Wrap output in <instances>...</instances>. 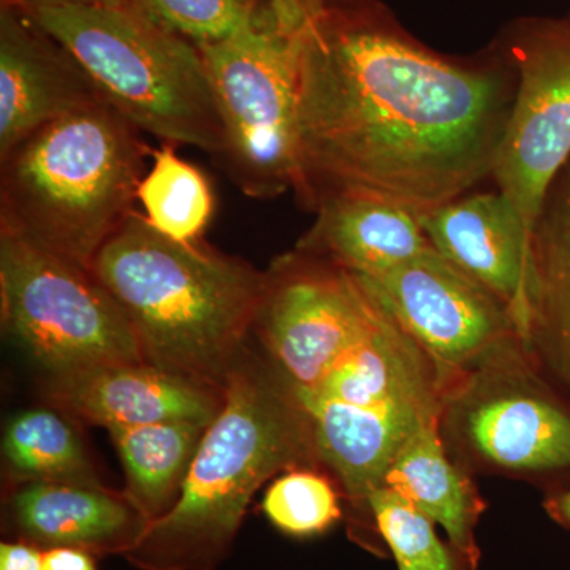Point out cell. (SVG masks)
Wrapping results in <instances>:
<instances>
[{"mask_svg":"<svg viewBox=\"0 0 570 570\" xmlns=\"http://www.w3.org/2000/svg\"><path fill=\"white\" fill-rule=\"evenodd\" d=\"M341 494L321 469L284 472L266 490L262 509L269 523L291 538L324 534L343 519Z\"/></svg>","mask_w":570,"mask_h":570,"instance_id":"obj_24","label":"cell"},{"mask_svg":"<svg viewBox=\"0 0 570 570\" xmlns=\"http://www.w3.org/2000/svg\"><path fill=\"white\" fill-rule=\"evenodd\" d=\"M439 431L450 456L480 474L531 478L570 468V414L521 340L445 371Z\"/></svg>","mask_w":570,"mask_h":570,"instance_id":"obj_8","label":"cell"},{"mask_svg":"<svg viewBox=\"0 0 570 570\" xmlns=\"http://www.w3.org/2000/svg\"><path fill=\"white\" fill-rule=\"evenodd\" d=\"M22 11L77 59L104 99L138 130L219 159L224 126L197 45L141 11L80 6Z\"/></svg>","mask_w":570,"mask_h":570,"instance_id":"obj_6","label":"cell"},{"mask_svg":"<svg viewBox=\"0 0 570 570\" xmlns=\"http://www.w3.org/2000/svg\"><path fill=\"white\" fill-rule=\"evenodd\" d=\"M316 223L296 243L351 275H382L430 249L420 216L367 195H343L318 206Z\"/></svg>","mask_w":570,"mask_h":570,"instance_id":"obj_18","label":"cell"},{"mask_svg":"<svg viewBox=\"0 0 570 570\" xmlns=\"http://www.w3.org/2000/svg\"><path fill=\"white\" fill-rule=\"evenodd\" d=\"M0 298L3 324L48 374L145 362L129 318L91 269L3 232Z\"/></svg>","mask_w":570,"mask_h":570,"instance_id":"obj_9","label":"cell"},{"mask_svg":"<svg viewBox=\"0 0 570 570\" xmlns=\"http://www.w3.org/2000/svg\"><path fill=\"white\" fill-rule=\"evenodd\" d=\"M151 523L126 491L102 483L28 480L11 493L3 527L10 539L41 550L69 547L94 557L124 558Z\"/></svg>","mask_w":570,"mask_h":570,"instance_id":"obj_15","label":"cell"},{"mask_svg":"<svg viewBox=\"0 0 570 570\" xmlns=\"http://www.w3.org/2000/svg\"><path fill=\"white\" fill-rule=\"evenodd\" d=\"M354 277L444 371L466 370L521 340L508 305L433 246L382 275Z\"/></svg>","mask_w":570,"mask_h":570,"instance_id":"obj_12","label":"cell"},{"mask_svg":"<svg viewBox=\"0 0 570 570\" xmlns=\"http://www.w3.org/2000/svg\"><path fill=\"white\" fill-rule=\"evenodd\" d=\"M367 509L396 570H478L449 540L439 538L433 520L396 491L379 487L367 498Z\"/></svg>","mask_w":570,"mask_h":570,"instance_id":"obj_23","label":"cell"},{"mask_svg":"<svg viewBox=\"0 0 570 570\" xmlns=\"http://www.w3.org/2000/svg\"><path fill=\"white\" fill-rule=\"evenodd\" d=\"M377 307L366 335L316 389L296 397L322 471L355 509L352 531L362 543L377 535L367 498L407 439L439 420L444 387L433 356Z\"/></svg>","mask_w":570,"mask_h":570,"instance_id":"obj_5","label":"cell"},{"mask_svg":"<svg viewBox=\"0 0 570 570\" xmlns=\"http://www.w3.org/2000/svg\"><path fill=\"white\" fill-rule=\"evenodd\" d=\"M420 225L442 257L508 305L521 337L531 235L508 198L499 190L464 194L420 216Z\"/></svg>","mask_w":570,"mask_h":570,"instance_id":"obj_16","label":"cell"},{"mask_svg":"<svg viewBox=\"0 0 570 570\" xmlns=\"http://www.w3.org/2000/svg\"><path fill=\"white\" fill-rule=\"evenodd\" d=\"M277 2H294V3H305V6H314V3L321 2V0H277Z\"/></svg>","mask_w":570,"mask_h":570,"instance_id":"obj_30","label":"cell"},{"mask_svg":"<svg viewBox=\"0 0 570 570\" xmlns=\"http://www.w3.org/2000/svg\"><path fill=\"white\" fill-rule=\"evenodd\" d=\"M165 28L200 45L246 31L264 14L269 0H138Z\"/></svg>","mask_w":570,"mask_h":570,"instance_id":"obj_25","label":"cell"},{"mask_svg":"<svg viewBox=\"0 0 570 570\" xmlns=\"http://www.w3.org/2000/svg\"><path fill=\"white\" fill-rule=\"evenodd\" d=\"M521 343L540 374L570 393V159L532 228Z\"/></svg>","mask_w":570,"mask_h":570,"instance_id":"obj_17","label":"cell"},{"mask_svg":"<svg viewBox=\"0 0 570 570\" xmlns=\"http://www.w3.org/2000/svg\"><path fill=\"white\" fill-rule=\"evenodd\" d=\"M94 554L85 550L56 547L43 550L41 570H99Z\"/></svg>","mask_w":570,"mask_h":570,"instance_id":"obj_27","label":"cell"},{"mask_svg":"<svg viewBox=\"0 0 570 570\" xmlns=\"http://www.w3.org/2000/svg\"><path fill=\"white\" fill-rule=\"evenodd\" d=\"M509 51L517 91L491 178L532 235L543 198L570 159V28L528 26Z\"/></svg>","mask_w":570,"mask_h":570,"instance_id":"obj_11","label":"cell"},{"mask_svg":"<svg viewBox=\"0 0 570 570\" xmlns=\"http://www.w3.org/2000/svg\"><path fill=\"white\" fill-rule=\"evenodd\" d=\"M2 444L7 464L22 482L100 483L85 442L66 412L47 407L20 412L7 425Z\"/></svg>","mask_w":570,"mask_h":570,"instance_id":"obj_21","label":"cell"},{"mask_svg":"<svg viewBox=\"0 0 570 570\" xmlns=\"http://www.w3.org/2000/svg\"><path fill=\"white\" fill-rule=\"evenodd\" d=\"M107 102L91 77L26 11L0 10V159L45 124Z\"/></svg>","mask_w":570,"mask_h":570,"instance_id":"obj_13","label":"cell"},{"mask_svg":"<svg viewBox=\"0 0 570 570\" xmlns=\"http://www.w3.org/2000/svg\"><path fill=\"white\" fill-rule=\"evenodd\" d=\"M7 6L17 7L21 10L50 9V7H112V9H124L141 11L146 13L138 0H2ZM148 14V13H146Z\"/></svg>","mask_w":570,"mask_h":570,"instance_id":"obj_28","label":"cell"},{"mask_svg":"<svg viewBox=\"0 0 570 570\" xmlns=\"http://www.w3.org/2000/svg\"><path fill=\"white\" fill-rule=\"evenodd\" d=\"M546 509L557 523L570 528V490L547 499Z\"/></svg>","mask_w":570,"mask_h":570,"instance_id":"obj_29","label":"cell"},{"mask_svg":"<svg viewBox=\"0 0 570 570\" xmlns=\"http://www.w3.org/2000/svg\"><path fill=\"white\" fill-rule=\"evenodd\" d=\"M138 187L142 216L159 234L179 243L200 242L214 213V195L206 176L164 142Z\"/></svg>","mask_w":570,"mask_h":570,"instance_id":"obj_22","label":"cell"},{"mask_svg":"<svg viewBox=\"0 0 570 570\" xmlns=\"http://www.w3.org/2000/svg\"><path fill=\"white\" fill-rule=\"evenodd\" d=\"M47 395L59 411L107 430L163 422L209 425L224 403L223 389L146 362L48 374Z\"/></svg>","mask_w":570,"mask_h":570,"instance_id":"obj_14","label":"cell"},{"mask_svg":"<svg viewBox=\"0 0 570 570\" xmlns=\"http://www.w3.org/2000/svg\"><path fill=\"white\" fill-rule=\"evenodd\" d=\"M206 428L163 422L108 430L126 472V494L149 520L163 519L178 502Z\"/></svg>","mask_w":570,"mask_h":570,"instance_id":"obj_20","label":"cell"},{"mask_svg":"<svg viewBox=\"0 0 570 570\" xmlns=\"http://www.w3.org/2000/svg\"><path fill=\"white\" fill-rule=\"evenodd\" d=\"M307 17L269 0L246 31L198 47L224 126L217 163L253 198L295 187L298 33Z\"/></svg>","mask_w":570,"mask_h":570,"instance_id":"obj_7","label":"cell"},{"mask_svg":"<svg viewBox=\"0 0 570 570\" xmlns=\"http://www.w3.org/2000/svg\"><path fill=\"white\" fill-rule=\"evenodd\" d=\"M265 273L254 333L298 397L366 335L379 307L351 273L317 255L295 249Z\"/></svg>","mask_w":570,"mask_h":570,"instance_id":"obj_10","label":"cell"},{"mask_svg":"<svg viewBox=\"0 0 570 570\" xmlns=\"http://www.w3.org/2000/svg\"><path fill=\"white\" fill-rule=\"evenodd\" d=\"M299 468L322 471L305 411L272 362L247 348L178 502L124 560L138 570H216L232 553L254 494Z\"/></svg>","mask_w":570,"mask_h":570,"instance_id":"obj_2","label":"cell"},{"mask_svg":"<svg viewBox=\"0 0 570 570\" xmlns=\"http://www.w3.org/2000/svg\"><path fill=\"white\" fill-rule=\"evenodd\" d=\"M512 63L452 62L376 13L324 0L298 33L299 204L367 195L423 216L491 178Z\"/></svg>","mask_w":570,"mask_h":570,"instance_id":"obj_1","label":"cell"},{"mask_svg":"<svg viewBox=\"0 0 570 570\" xmlns=\"http://www.w3.org/2000/svg\"><path fill=\"white\" fill-rule=\"evenodd\" d=\"M400 493L448 534V540L479 569L478 531L487 504L471 472L450 456L439 420L407 439L385 472L382 485Z\"/></svg>","mask_w":570,"mask_h":570,"instance_id":"obj_19","label":"cell"},{"mask_svg":"<svg viewBox=\"0 0 570 570\" xmlns=\"http://www.w3.org/2000/svg\"><path fill=\"white\" fill-rule=\"evenodd\" d=\"M92 273L129 318L146 363L224 390L254 332L265 272L200 242H175L134 212Z\"/></svg>","mask_w":570,"mask_h":570,"instance_id":"obj_3","label":"cell"},{"mask_svg":"<svg viewBox=\"0 0 570 570\" xmlns=\"http://www.w3.org/2000/svg\"><path fill=\"white\" fill-rule=\"evenodd\" d=\"M43 550L24 540L0 543V570H41Z\"/></svg>","mask_w":570,"mask_h":570,"instance_id":"obj_26","label":"cell"},{"mask_svg":"<svg viewBox=\"0 0 570 570\" xmlns=\"http://www.w3.org/2000/svg\"><path fill=\"white\" fill-rule=\"evenodd\" d=\"M108 102L45 124L0 159V232L91 269L135 212L148 146Z\"/></svg>","mask_w":570,"mask_h":570,"instance_id":"obj_4","label":"cell"}]
</instances>
